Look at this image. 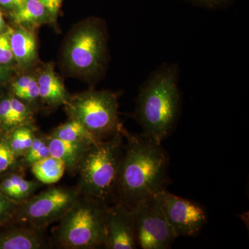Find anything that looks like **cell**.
I'll return each mask as SVG.
<instances>
[{
    "label": "cell",
    "mask_w": 249,
    "mask_h": 249,
    "mask_svg": "<svg viewBox=\"0 0 249 249\" xmlns=\"http://www.w3.org/2000/svg\"><path fill=\"white\" fill-rule=\"evenodd\" d=\"M180 107L178 67L165 64L142 85L134 116L143 129L142 134L161 144L173 130Z\"/></svg>",
    "instance_id": "2"
},
{
    "label": "cell",
    "mask_w": 249,
    "mask_h": 249,
    "mask_svg": "<svg viewBox=\"0 0 249 249\" xmlns=\"http://www.w3.org/2000/svg\"><path fill=\"white\" fill-rule=\"evenodd\" d=\"M63 61L74 74L95 78L107 60V36L101 21H85L70 33L63 48Z\"/></svg>",
    "instance_id": "5"
},
{
    "label": "cell",
    "mask_w": 249,
    "mask_h": 249,
    "mask_svg": "<svg viewBox=\"0 0 249 249\" xmlns=\"http://www.w3.org/2000/svg\"><path fill=\"white\" fill-rule=\"evenodd\" d=\"M10 44L16 63L28 68L37 58V43L34 33L27 27H19L10 33Z\"/></svg>",
    "instance_id": "14"
},
{
    "label": "cell",
    "mask_w": 249,
    "mask_h": 249,
    "mask_svg": "<svg viewBox=\"0 0 249 249\" xmlns=\"http://www.w3.org/2000/svg\"><path fill=\"white\" fill-rule=\"evenodd\" d=\"M41 102L51 108L65 106L69 96L61 80L52 65L44 67L37 77Z\"/></svg>",
    "instance_id": "12"
},
{
    "label": "cell",
    "mask_w": 249,
    "mask_h": 249,
    "mask_svg": "<svg viewBox=\"0 0 249 249\" xmlns=\"http://www.w3.org/2000/svg\"><path fill=\"white\" fill-rule=\"evenodd\" d=\"M65 106L69 118L81 123L98 141L124 131L117 96L111 91L88 90L69 98Z\"/></svg>",
    "instance_id": "6"
},
{
    "label": "cell",
    "mask_w": 249,
    "mask_h": 249,
    "mask_svg": "<svg viewBox=\"0 0 249 249\" xmlns=\"http://www.w3.org/2000/svg\"><path fill=\"white\" fill-rule=\"evenodd\" d=\"M106 239L103 247L107 249L138 248L132 209L115 203L106 210Z\"/></svg>",
    "instance_id": "10"
},
{
    "label": "cell",
    "mask_w": 249,
    "mask_h": 249,
    "mask_svg": "<svg viewBox=\"0 0 249 249\" xmlns=\"http://www.w3.org/2000/svg\"><path fill=\"white\" fill-rule=\"evenodd\" d=\"M11 29L0 34V65L11 67L16 63L10 44Z\"/></svg>",
    "instance_id": "24"
},
{
    "label": "cell",
    "mask_w": 249,
    "mask_h": 249,
    "mask_svg": "<svg viewBox=\"0 0 249 249\" xmlns=\"http://www.w3.org/2000/svg\"><path fill=\"white\" fill-rule=\"evenodd\" d=\"M30 169L37 181L48 185L58 182L66 171L64 162L52 156L34 163Z\"/></svg>",
    "instance_id": "17"
},
{
    "label": "cell",
    "mask_w": 249,
    "mask_h": 249,
    "mask_svg": "<svg viewBox=\"0 0 249 249\" xmlns=\"http://www.w3.org/2000/svg\"><path fill=\"white\" fill-rule=\"evenodd\" d=\"M124 132L98 141L87 150L76 174L81 195L108 206L114 204L124 152Z\"/></svg>",
    "instance_id": "3"
},
{
    "label": "cell",
    "mask_w": 249,
    "mask_h": 249,
    "mask_svg": "<svg viewBox=\"0 0 249 249\" xmlns=\"http://www.w3.org/2000/svg\"><path fill=\"white\" fill-rule=\"evenodd\" d=\"M6 23H5L4 16H3L2 11L0 8V34L5 32V29H6Z\"/></svg>",
    "instance_id": "32"
},
{
    "label": "cell",
    "mask_w": 249,
    "mask_h": 249,
    "mask_svg": "<svg viewBox=\"0 0 249 249\" xmlns=\"http://www.w3.org/2000/svg\"><path fill=\"white\" fill-rule=\"evenodd\" d=\"M50 156L48 145V135H42L36 132L35 138L29 151L19 160V168L25 171L31 165L42 159Z\"/></svg>",
    "instance_id": "21"
},
{
    "label": "cell",
    "mask_w": 249,
    "mask_h": 249,
    "mask_svg": "<svg viewBox=\"0 0 249 249\" xmlns=\"http://www.w3.org/2000/svg\"><path fill=\"white\" fill-rule=\"evenodd\" d=\"M11 116V98L6 96L0 100V127L6 133H9V124Z\"/></svg>",
    "instance_id": "25"
},
{
    "label": "cell",
    "mask_w": 249,
    "mask_h": 249,
    "mask_svg": "<svg viewBox=\"0 0 249 249\" xmlns=\"http://www.w3.org/2000/svg\"><path fill=\"white\" fill-rule=\"evenodd\" d=\"M36 79V77L30 75H24L18 78L12 83L13 96L18 98L19 95L25 91L26 89Z\"/></svg>",
    "instance_id": "27"
},
{
    "label": "cell",
    "mask_w": 249,
    "mask_h": 249,
    "mask_svg": "<svg viewBox=\"0 0 249 249\" xmlns=\"http://www.w3.org/2000/svg\"><path fill=\"white\" fill-rule=\"evenodd\" d=\"M91 145L87 142H67L48 135L50 156L62 160L66 171L72 175H76L80 160Z\"/></svg>",
    "instance_id": "13"
},
{
    "label": "cell",
    "mask_w": 249,
    "mask_h": 249,
    "mask_svg": "<svg viewBox=\"0 0 249 249\" xmlns=\"http://www.w3.org/2000/svg\"><path fill=\"white\" fill-rule=\"evenodd\" d=\"M24 171L18 168L12 172L0 182V191L5 196L15 201L23 202L27 200L40 188L42 184L40 181H30L24 177Z\"/></svg>",
    "instance_id": "15"
},
{
    "label": "cell",
    "mask_w": 249,
    "mask_h": 249,
    "mask_svg": "<svg viewBox=\"0 0 249 249\" xmlns=\"http://www.w3.org/2000/svg\"><path fill=\"white\" fill-rule=\"evenodd\" d=\"M11 76V67L0 65V86L8 82Z\"/></svg>",
    "instance_id": "31"
},
{
    "label": "cell",
    "mask_w": 249,
    "mask_h": 249,
    "mask_svg": "<svg viewBox=\"0 0 249 249\" xmlns=\"http://www.w3.org/2000/svg\"><path fill=\"white\" fill-rule=\"evenodd\" d=\"M18 98L21 101L27 103L29 106L35 103L37 100H40V93H39L38 85H37V78L33 80L32 83L29 85L24 92L21 93Z\"/></svg>",
    "instance_id": "26"
},
{
    "label": "cell",
    "mask_w": 249,
    "mask_h": 249,
    "mask_svg": "<svg viewBox=\"0 0 249 249\" xmlns=\"http://www.w3.org/2000/svg\"><path fill=\"white\" fill-rule=\"evenodd\" d=\"M108 205L80 195L76 202L52 229L53 248L95 249L106 239V215Z\"/></svg>",
    "instance_id": "4"
},
{
    "label": "cell",
    "mask_w": 249,
    "mask_h": 249,
    "mask_svg": "<svg viewBox=\"0 0 249 249\" xmlns=\"http://www.w3.org/2000/svg\"><path fill=\"white\" fill-rule=\"evenodd\" d=\"M48 9L53 21L56 19L63 0H39Z\"/></svg>",
    "instance_id": "29"
},
{
    "label": "cell",
    "mask_w": 249,
    "mask_h": 249,
    "mask_svg": "<svg viewBox=\"0 0 249 249\" xmlns=\"http://www.w3.org/2000/svg\"><path fill=\"white\" fill-rule=\"evenodd\" d=\"M155 198L178 236L197 235L207 222L204 209L196 202L172 194L165 189L156 195Z\"/></svg>",
    "instance_id": "9"
},
{
    "label": "cell",
    "mask_w": 249,
    "mask_h": 249,
    "mask_svg": "<svg viewBox=\"0 0 249 249\" xmlns=\"http://www.w3.org/2000/svg\"><path fill=\"white\" fill-rule=\"evenodd\" d=\"M9 14L14 22L19 27H34L53 22L48 9L39 0H27L19 9Z\"/></svg>",
    "instance_id": "16"
},
{
    "label": "cell",
    "mask_w": 249,
    "mask_h": 249,
    "mask_svg": "<svg viewBox=\"0 0 249 249\" xmlns=\"http://www.w3.org/2000/svg\"><path fill=\"white\" fill-rule=\"evenodd\" d=\"M21 203L11 199L0 191V226L14 220Z\"/></svg>",
    "instance_id": "23"
},
{
    "label": "cell",
    "mask_w": 249,
    "mask_h": 249,
    "mask_svg": "<svg viewBox=\"0 0 249 249\" xmlns=\"http://www.w3.org/2000/svg\"><path fill=\"white\" fill-rule=\"evenodd\" d=\"M27 0H0V8L8 12L19 9Z\"/></svg>",
    "instance_id": "30"
},
{
    "label": "cell",
    "mask_w": 249,
    "mask_h": 249,
    "mask_svg": "<svg viewBox=\"0 0 249 249\" xmlns=\"http://www.w3.org/2000/svg\"><path fill=\"white\" fill-rule=\"evenodd\" d=\"M36 129L29 126H20L6 135L15 155L20 160L27 154L35 138Z\"/></svg>",
    "instance_id": "19"
},
{
    "label": "cell",
    "mask_w": 249,
    "mask_h": 249,
    "mask_svg": "<svg viewBox=\"0 0 249 249\" xmlns=\"http://www.w3.org/2000/svg\"><path fill=\"white\" fill-rule=\"evenodd\" d=\"M80 195L77 186L51 187L21 203L13 221L47 229L50 224L58 222L66 214Z\"/></svg>",
    "instance_id": "7"
},
{
    "label": "cell",
    "mask_w": 249,
    "mask_h": 249,
    "mask_svg": "<svg viewBox=\"0 0 249 249\" xmlns=\"http://www.w3.org/2000/svg\"><path fill=\"white\" fill-rule=\"evenodd\" d=\"M137 245L142 249H166L176 240V232L165 219L155 196L130 208Z\"/></svg>",
    "instance_id": "8"
},
{
    "label": "cell",
    "mask_w": 249,
    "mask_h": 249,
    "mask_svg": "<svg viewBox=\"0 0 249 249\" xmlns=\"http://www.w3.org/2000/svg\"><path fill=\"white\" fill-rule=\"evenodd\" d=\"M192 4L206 9H214L224 7L230 4L232 0H188Z\"/></svg>",
    "instance_id": "28"
},
{
    "label": "cell",
    "mask_w": 249,
    "mask_h": 249,
    "mask_svg": "<svg viewBox=\"0 0 249 249\" xmlns=\"http://www.w3.org/2000/svg\"><path fill=\"white\" fill-rule=\"evenodd\" d=\"M116 186L115 203L132 208L165 189L169 158L158 143L145 134L129 133Z\"/></svg>",
    "instance_id": "1"
},
{
    "label": "cell",
    "mask_w": 249,
    "mask_h": 249,
    "mask_svg": "<svg viewBox=\"0 0 249 249\" xmlns=\"http://www.w3.org/2000/svg\"><path fill=\"white\" fill-rule=\"evenodd\" d=\"M18 168H20L19 160L10 146L7 137L0 139V173Z\"/></svg>",
    "instance_id": "22"
},
{
    "label": "cell",
    "mask_w": 249,
    "mask_h": 249,
    "mask_svg": "<svg viewBox=\"0 0 249 249\" xmlns=\"http://www.w3.org/2000/svg\"><path fill=\"white\" fill-rule=\"evenodd\" d=\"M48 135L67 142H87L89 144L98 142L81 123L75 119H70L65 124L52 129Z\"/></svg>",
    "instance_id": "18"
},
{
    "label": "cell",
    "mask_w": 249,
    "mask_h": 249,
    "mask_svg": "<svg viewBox=\"0 0 249 249\" xmlns=\"http://www.w3.org/2000/svg\"><path fill=\"white\" fill-rule=\"evenodd\" d=\"M0 232V249H49L53 243L47 229L28 223L12 221Z\"/></svg>",
    "instance_id": "11"
},
{
    "label": "cell",
    "mask_w": 249,
    "mask_h": 249,
    "mask_svg": "<svg viewBox=\"0 0 249 249\" xmlns=\"http://www.w3.org/2000/svg\"><path fill=\"white\" fill-rule=\"evenodd\" d=\"M10 98L11 116L9 124V133L20 126L35 127L33 124V110L31 106L19 98L15 97L13 95L10 96Z\"/></svg>",
    "instance_id": "20"
}]
</instances>
